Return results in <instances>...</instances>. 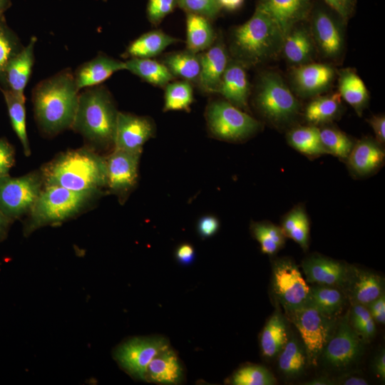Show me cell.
Instances as JSON below:
<instances>
[{
    "label": "cell",
    "mask_w": 385,
    "mask_h": 385,
    "mask_svg": "<svg viewBox=\"0 0 385 385\" xmlns=\"http://www.w3.org/2000/svg\"><path fill=\"white\" fill-rule=\"evenodd\" d=\"M78 91L74 76L68 70L36 85L32 101L36 121L44 134L55 135L71 128L78 106Z\"/></svg>",
    "instance_id": "1"
},
{
    "label": "cell",
    "mask_w": 385,
    "mask_h": 385,
    "mask_svg": "<svg viewBox=\"0 0 385 385\" xmlns=\"http://www.w3.org/2000/svg\"><path fill=\"white\" fill-rule=\"evenodd\" d=\"M43 185L73 191H102L107 185L106 158L86 146L57 155L40 169Z\"/></svg>",
    "instance_id": "2"
},
{
    "label": "cell",
    "mask_w": 385,
    "mask_h": 385,
    "mask_svg": "<svg viewBox=\"0 0 385 385\" xmlns=\"http://www.w3.org/2000/svg\"><path fill=\"white\" fill-rule=\"evenodd\" d=\"M284 34L264 10L256 6L252 16L236 27L231 36L230 52L234 60L255 66L282 52Z\"/></svg>",
    "instance_id": "3"
},
{
    "label": "cell",
    "mask_w": 385,
    "mask_h": 385,
    "mask_svg": "<svg viewBox=\"0 0 385 385\" xmlns=\"http://www.w3.org/2000/svg\"><path fill=\"white\" fill-rule=\"evenodd\" d=\"M118 114L106 88H87L79 94L71 128L85 138L87 146L95 150H106L114 145Z\"/></svg>",
    "instance_id": "4"
},
{
    "label": "cell",
    "mask_w": 385,
    "mask_h": 385,
    "mask_svg": "<svg viewBox=\"0 0 385 385\" xmlns=\"http://www.w3.org/2000/svg\"><path fill=\"white\" fill-rule=\"evenodd\" d=\"M103 191H73L55 185H43L24 224L27 236L47 225H59L88 210Z\"/></svg>",
    "instance_id": "5"
},
{
    "label": "cell",
    "mask_w": 385,
    "mask_h": 385,
    "mask_svg": "<svg viewBox=\"0 0 385 385\" xmlns=\"http://www.w3.org/2000/svg\"><path fill=\"white\" fill-rule=\"evenodd\" d=\"M284 312L286 318L295 326L300 334L307 361L317 366L336 327V317L327 315L307 303Z\"/></svg>",
    "instance_id": "6"
},
{
    "label": "cell",
    "mask_w": 385,
    "mask_h": 385,
    "mask_svg": "<svg viewBox=\"0 0 385 385\" xmlns=\"http://www.w3.org/2000/svg\"><path fill=\"white\" fill-rule=\"evenodd\" d=\"M43 180L41 170L23 176L0 178V209L14 222L27 215L34 205L42 188Z\"/></svg>",
    "instance_id": "7"
},
{
    "label": "cell",
    "mask_w": 385,
    "mask_h": 385,
    "mask_svg": "<svg viewBox=\"0 0 385 385\" xmlns=\"http://www.w3.org/2000/svg\"><path fill=\"white\" fill-rule=\"evenodd\" d=\"M261 113L274 123H284L298 112L299 104L279 75L263 74L259 81L255 98Z\"/></svg>",
    "instance_id": "8"
},
{
    "label": "cell",
    "mask_w": 385,
    "mask_h": 385,
    "mask_svg": "<svg viewBox=\"0 0 385 385\" xmlns=\"http://www.w3.org/2000/svg\"><path fill=\"white\" fill-rule=\"evenodd\" d=\"M205 116L210 131L225 140L245 139L260 128L257 120L227 101L210 103Z\"/></svg>",
    "instance_id": "9"
},
{
    "label": "cell",
    "mask_w": 385,
    "mask_h": 385,
    "mask_svg": "<svg viewBox=\"0 0 385 385\" xmlns=\"http://www.w3.org/2000/svg\"><path fill=\"white\" fill-rule=\"evenodd\" d=\"M272 292L284 311L299 308L308 300L309 286L299 267L289 259H280L272 265Z\"/></svg>",
    "instance_id": "10"
},
{
    "label": "cell",
    "mask_w": 385,
    "mask_h": 385,
    "mask_svg": "<svg viewBox=\"0 0 385 385\" xmlns=\"http://www.w3.org/2000/svg\"><path fill=\"white\" fill-rule=\"evenodd\" d=\"M361 349V339L351 327L346 313L335 327L321 358L326 365L342 369L356 361Z\"/></svg>",
    "instance_id": "11"
},
{
    "label": "cell",
    "mask_w": 385,
    "mask_h": 385,
    "mask_svg": "<svg viewBox=\"0 0 385 385\" xmlns=\"http://www.w3.org/2000/svg\"><path fill=\"white\" fill-rule=\"evenodd\" d=\"M167 347L163 339L135 338L119 346L115 357L120 365L130 375L146 379L148 364Z\"/></svg>",
    "instance_id": "12"
},
{
    "label": "cell",
    "mask_w": 385,
    "mask_h": 385,
    "mask_svg": "<svg viewBox=\"0 0 385 385\" xmlns=\"http://www.w3.org/2000/svg\"><path fill=\"white\" fill-rule=\"evenodd\" d=\"M139 153L115 149L106 158L108 191L124 199L135 187L138 177Z\"/></svg>",
    "instance_id": "13"
},
{
    "label": "cell",
    "mask_w": 385,
    "mask_h": 385,
    "mask_svg": "<svg viewBox=\"0 0 385 385\" xmlns=\"http://www.w3.org/2000/svg\"><path fill=\"white\" fill-rule=\"evenodd\" d=\"M154 134L155 126L151 119L118 112L113 147L115 149L141 153L143 145Z\"/></svg>",
    "instance_id": "14"
},
{
    "label": "cell",
    "mask_w": 385,
    "mask_h": 385,
    "mask_svg": "<svg viewBox=\"0 0 385 385\" xmlns=\"http://www.w3.org/2000/svg\"><path fill=\"white\" fill-rule=\"evenodd\" d=\"M311 16V35L321 53L335 58L344 48L342 28L335 16L323 9H317Z\"/></svg>",
    "instance_id": "15"
},
{
    "label": "cell",
    "mask_w": 385,
    "mask_h": 385,
    "mask_svg": "<svg viewBox=\"0 0 385 385\" xmlns=\"http://www.w3.org/2000/svg\"><path fill=\"white\" fill-rule=\"evenodd\" d=\"M307 281L314 284L337 287L343 292L348 283L351 267L322 255H312L302 264Z\"/></svg>",
    "instance_id": "16"
},
{
    "label": "cell",
    "mask_w": 385,
    "mask_h": 385,
    "mask_svg": "<svg viewBox=\"0 0 385 385\" xmlns=\"http://www.w3.org/2000/svg\"><path fill=\"white\" fill-rule=\"evenodd\" d=\"M200 72L197 79L205 93H217L229 59L223 41L219 36L212 45L200 53Z\"/></svg>",
    "instance_id": "17"
},
{
    "label": "cell",
    "mask_w": 385,
    "mask_h": 385,
    "mask_svg": "<svg viewBox=\"0 0 385 385\" xmlns=\"http://www.w3.org/2000/svg\"><path fill=\"white\" fill-rule=\"evenodd\" d=\"M257 6L274 19L284 36L307 19L312 11L311 0H258Z\"/></svg>",
    "instance_id": "18"
},
{
    "label": "cell",
    "mask_w": 385,
    "mask_h": 385,
    "mask_svg": "<svg viewBox=\"0 0 385 385\" xmlns=\"http://www.w3.org/2000/svg\"><path fill=\"white\" fill-rule=\"evenodd\" d=\"M334 70L328 64L308 63L296 66L292 79L297 91L303 96L319 94L333 82Z\"/></svg>",
    "instance_id": "19"
},
{
    "label": "cell",
    "mask_w": 385,
    "mask_h": 385,
    "mask_svg": "<svg viewBox=\"0 0 385 385\" xmlns=\"http://www.w3.org/2000/svg\"><path fill=\"white\" fill-rule=\"evenodd\" d=\"M35 37H31L26 47L15 55L8 63L4 70L2 83L3 87L15 94L24 96V89L28 83L32 71L34 61Z\"/></svg>",
    "instance_id": "20"
},
{
    "label": "cell",
    "mask_w": 385,
    "mask_h": 385,
    "mask_svg": "<svg viewBox=\"0 0 385 385\" xmlns=\"http://www.w3.org/2000/svg\"><path fill=\"white\" fill-rule=\"evenodd\" d=\"M245 66L232 59L228 61L217 93L240 109L247 107L250 85Z\"/></svg>",
    "instance_id": "21"
},
{
    "label": "cell",
    "mask_w": 385,
    "mask_h": 385,
    "mask_svg": "<svg viewBox=\"0 0 385 385\" xmlns=\"http://www.w3.org/2000/svg\"><path fill=\"white\" fill-rule=\"evenodd\" d=\"M384 279L371 272L351 267L348 283L344 290L352 304L367 305L384 294Z\"/></svg>",
    "instance_id": "22"
},
{
    "label": "cell",
    "mask_w": 385,
    "mask_h": 385,
    "mask_svg": "<svg viewBox=\"0 0 385 385\" xmlns=\"http://www.w3.org/2000/svg\"><path fill=\"white\" fill-rule=\"evenodd\" d=\"M125 70V61L98 55L81 65L73 74L78 90L98 86L114 73Z\"/></svg>",
    "instance_id": "23"
},
{
    "label": "cell",
    "mask_w": 385,
    "mask_h": 385,
    "mask_svg": "<svg viewBox=\"0 0 385 385\" xmlns=\"http://www.w3.org/2000/svg\"><path fill=\"white\" fill-rule=\"evenodd\" d=\"M297 26L285 36L282 52L290 63L297 66L310 63L314 51V41L306 28Z\"/></svg>",
    "instance_id": "24"
},
{
    "label": "cell",
    "mask_w": 385,
    "mask_h": 385,
    "mask_svg": "<svg viewBox=\"0 0 385 385\" xmlns=\"http://www.w3.org/2000/svg\"><path fill=\"white\" fill-rule=\"evenodd\" d=\"M176 38L162 30L145 33L128 46L125 56L130 58H153L161 53L168 46L176 43Z\"/></svg>",
    "instance_id": "25"
},
{
    "label": "cell",
    "mask_w": 385,
    "mask_h": 385,
    "mask_svg": "<svg viewBox=\"0 0 385 385\" xmlns=\"http://www.w3.org/2000/svg\"><path fill=\"white\" fill-rule=\"evenodd\" d=\"M215 33L207 18L193 14H186V47L196 53L210 48L215 41Z\"/></svg>",
    "instance_id": "26"
},
{
    "label": "cell",
    "mask_w": 385,
    "mask_h": 385,
    "mask_svg": "<svg viewBox=\"0 0 385 385\" xmlns=\"http://www.w3.org/2000/svg\"><path fill=\"white\" fill-rule=\"evenodd\" d=\"M285 317L279 311L273 313L265 324L260 338L263 355L271 359L277 356L288 340Z\"/></svg>",
    "instance_id": "27"
},
{
    "label": "cell",
    "mask_w": 385,
    "mask_h": 385,
    "mask_svg": "<svg viewBox=\"0 0 385 385\" xmlns=\"http://www.w3.org/2000/svg\"><path fill=\"white\" fill-rule=\"evenodd\" d=\"M125 63V70L155 86L165 87L174 78L164 63L151 58H130Z\"/></svg>",
    "instance_id": "28"
},
{
    "label": "cell",
    "mask_w": 385,
    "mask_h": 385,
    "mask_svg": "<svg viewBox=\"0 0 385 385\" xmlns=\"http://www.w3.org/2000/svg\"><path fill=\"white\" fill-rule=\"evenodd\" d=\"M182 377V369L175 354L166 349L163 351L148 364L146 379L151 381L173 384L179 382Z\"/></svg>",
    "instance_id": "29"
},
{
    "label": "cell",
    "mask_w": 385,
    "mask_h": 385,
    "mask_svg": "<svg viewBox=\"0 0 385 385\" xmlns=\"http://www.w3.org/2000/svg\"><path fill=\"white\" fill-rule=\"evenodd\" d=\"M348 158L349 165L355 172L366 175L382 163L384 152L375 142L363 140L352 148Z\"/></svg>",
    "instance_id": "30"
},
{
    "label": "cell",
    "mask_w": 385,
    "mask_h": 385,
    "mask_svg": "<svg viewBox=\"0 0 385 385\" xmlns=\"http://www.w3.org/2000/svg\"><path fill=\"white\" fill-rule=\"evenodd\" d=\"M345 301V294L341 289L315 284L309 287L307 303L327 315L336 317L342 311Z\"/></svg>",
    "instance_id": "31"
},
{
    "label": "cell",
    "mask_w": 385,
    "mask_h": 385,
    "mask_svg": "<svg viewBox=\"0 0 385 385\" xmlns=\"http://www.w3.org/2000/svg\"><path fill=\"white\" fill-rule=\"evenodd\" d=\"M173 77L189 82L197 81L200 72V53L189 50L167 54L161 61Z\"/></svg>",
    "instance_id": "32"
},
{
    "label": "cell",
    "mask_w": 385,
    "mask_h": 385,
    "mask_svg": "<svg viewBox=\"0 0 385 385\" xmlns=\"http://www.w3.org/2000/svg\"><path fill=\"white\" fill-rule=\"evenodd\" d=\"M339 94L360 114L369 100L367 88L355 71L345 69L339 78Z\"/></svg>",
    "instance_id": "33"
},
{
    "label": "cell",
    "mask_w": 385,
    "mask_h": 385,
    "mask_svg": "<svg viewBox=\"0 0 385 385\" xmlns=\"http://www.w3.org/2000/svg\"><path fill=\"white\" fill-rule=\"evenodd\" d=\"M7 106L11 125L20 140L26 156L31 155L26 132L25 96H20L7 88H1Z\"/></svg>",
    "instance_id": "34"
},
{
    "label": "cell",
    "mask_w": 385,
    "mask_h": 385,
    "mask_svg": "<svg viewBox=\"0 0 385 385\" xmlns=\"http://www.w3.org/2000/svg\"><path fill=\"white\" fill-rule=\"evenodd\" d=\"M307 362L304 345L294 337L288 339L279 355L278 366L281 372L288 377L297 376L304 371Z\"/></svg>",
    "instance_id": "35"
},
{
    "label": "cell",
    "mask_w": 385,
    "mask_h": 385,
    "mask_svg": "<svg viewBox=\"0 0 385 385\" xmlns=\"http://www.w3.org/2000/svg\"><path fill=\"white\" fill-rule=\"evenodd\" d=\"M289 144L299 152L308 155L327 153L321 139L319 129L315 126H302L292 130L287 135Z\"/></svg>",
    "instance_id": "36"
},
{
    "label": "cell",
    "mask_w": 385,
    "mask_h": 385,
    "mask_svg": "<svg viewBox=\"0 0 385 385\" xmlns=\"http://www.w3.org/2000/svg\"><path fill=\"white\" fill-rule=\"evenodd\" d=\"M341 98L339 93L314 98L306 108L307 120L314 125L332 120L340 110Z\"/></svg>",
    "instance_id": "37"
},
{
    "label": "cell",
    "mask_w": 385,
    "mask_h": 385,
    "mask_svg": "<svg viewBox=\"0 0 385 385\" xmlns=\"http://www.w3.org/2000/svg\"><path fill=\"white\" fill-rule=\"evenodd\" d=\"M193 100L190 82L185 80L170 82L165 86L163 111H188Z\"/></svg>",
    "instance_id": "38"
},
{
    "label": "cell",
    "mask_w": 385,
    "mask_h": 385,
    "mask_svg": "<svg viewBox=\"0 0 385 385\" xmlns=\"http://www.w3.org/2000/svg\"><path fill=\"white\" fill-rule=\"evenodd\" d=\"M284 236L298 243L303 249L308 247L309 224L307 214L297 207L284 217L281 227Z\"/></svg>",
    "instance_id": "39"
},
{
    "label": "cell",
    "mask_w": 385,
    "mask_h": 385,
    "mask_svg": "<svg viewBox=\"0 0 385 385\" xmlns=\"http://www.w3.org/2000/svg\"><path fill=\"white\" fill-rule=\"evenodd\" d=\"M349 314V321L360 339L370 341L376 333L375 322L366 306L352 304Z\"/></svg>",
    "instance_id": "40"
},
{
    "label": "cell",
    "mask_w": 385,
    "mask_h": 385,
    "mask_svg": "<svg viewBox=\"0 0 385 385\" xmlns=\"http://www.w3.org/2000/svg\"><path fill=\"white\" fill-rule=\"evenodd\" d=\"M22 46L16 34L8 27L4 16L0 17V83L9 61L21 49Z\"/></svg>",
    "instance_id": "41"
},
{
    "label": "cell",
    "mask_w": 385,
    "mask_h": 385,
    "mask_svg": "<svg viewBox=\"0 0 385 385\" xmlns=\"http://www.w3.org/2000/svg\"><path fill=\"white\" fill-rule=\"evenodd\" d=\"M319 131L321 142L327 153L342 158L348 157L353 143L346 135L332 128H325Z\"/></svg>",
    "instance_id": "42"
},
{
    "label": "cell",
    "mask_w": 385,
    "mask_h": 385,
    "mask_svg": "<svg viewBox=\"0 0 385 385\" xmlns=\"http://www.w3.org/2000/svg\"><path fill=\"white\" fill-rule=\"evenodd\" d=\"M231 382L235 385H273L277 380L265 367L250 365L237 370Z\"/></svg>",
    "instance_id": "43"
},
{
    "label": "cell",
    "mask_w": 385,
    "mask_h": 385,
    "mask_svg": "<svg viewBox=\"0 0 385 385\" xmlns=\"http://www.w3.org/2000/svg\"><path fill=\"white\" fill-rule=\"evenodd\" d=\"M178 6L186 14H193L215 19L221 11L218 0H178Z\"/></svg>",
    "instance_id": "44"
},
{
    "label": "cell",
    "mask_w": 385,
    "mask_h": 385,
    "mask_svg": "<svg viewBox=\"0 0 385 385\" xmlns=\"http://www.w3.org/2000/svg\"><path fill=\"white\" fill-rule=\"evenodd\" d=\"M178 6V0H148L147 18L151 24L158 26Z\"/></svg>",
    "instance_id": "45"
},
{
    "label": "cell",
    "mask_w": 385,
    "mask_h": 385,
    "mask_svg": "<svg viewBox=\"0 0 385 385\" xmlns=\"http://www.w3.org/2000/svg\"><path fill=\"white\" fill-rule=\"evenodd\" d=\"M15 162L14 147L4 138H0V178L9 175Z\"/></svg>",
    "instance_id": "46"
},
{
    "label": "cell",
    "mask_w": 385,
    "mask_h": 385,
    "mask_svg": "<svg viewBox=\"0 0 385 385\" xmlns=\"http://www.w3.org/2000/svg\"><path fill=\"white\" fill-rule=\"evenodd\" d=\"M344 21H347L354 14L356 0H323Z\"/></svg>",
    "instance_id": "47"
},
{
    "label": "cell",
    "mask_w": 385,
    "mask_h": 385,
    "mask_svg": "<svg viewBox=\"0 0 385 385\" xmlns=\"http://www.w3.org/2000/svg\"><path fill=\"white\" fill-rule=\"evenodd\" d=\"M253 233L260 244L262 252L272 255L275 253L279 247L270 238L266 232L262 223L255 224L253 227Z\"/></svg>",
    "instance_id": "48"
},
{
    "label": "cell",
    "mask_w": 385,
    "mask_h": 385,
    "mask_svg": "<svg viewBox=\"0 0 385 385\" xmlns=\"http://www.w3.org/2000/svg\"><path fill=\"white\" fill-rule=\"evenodd\" d=\"M219 228L218 220L212 215L203 216L199 220L197 229L199 234L204 238L212 236Z\"/></svg>",
    "instance_id": "49"
},
{
    "label": "cell",
    "mask_w": 385,
    "mask_h": 385,
    "mask_svg": "<svg viewBox=\"0 0 385 385\" xmlns=\"http://www.w3.org/2000/svg\"><path fill=\"white\" fill-rule=\"evenodd\" d=\"M374 322L379 324L385 322V297L384 294L366 305Z\"/></svg>",
    "instance_id": "50"
},
{
    "label": "cell",
    "mask_w": 385,
    "mask_h": 385,
    "mask_svg": "<svg viewBox=\"0 0 385 385\" xmlns=\"http://www.w3.org/2000/svg\"><path fill=\"white\" fill-rule=\"evenodd\" d=\"M375 135L380 143H384L385 140V118L384 115H377L372 117L369 120Z\"/></svg>",
    "instance_id": "51"
},
{
    "label": "cell",
    "mask_w": 385,
    "mask_h": 385,
    "mask_svg": "<svg viewBox=\"0 0 385 385\" xmlns=\"http://www.w3.org/2000/svg\"><path fill=\"white\" fill-rule=\"evenodd\" d=\"M175 255L180 262L187 265L193 260L195 252L192 245L183 244L178 247Z\"/></svg>",
    "instance_id": "52"
},
{
    "label": "cell",
    "mask_w": 385,
    "mask_h": 385,
    "mask_svg": "<svg viewBox=\"0 0 385 385\" xmlns=\"http://www.w3.org/2000/svg\"><path fill=\"white\" fill-rule=\"evenodd\" d=\"M263 224V223H262ZM263 227L270 238L280 247L284 242V235L280 227L271 224H263Z\"/></svg>",
    "instance_id": "53"
},
{
    "label": "cell",
    "mask_w": 385,
    "mask_h": 385,
    "mask_svg": "<svg viewBox=\"0 0 385 385\" xmlns=\"http://www.w3.org/2000/svg\"><path fill=\"white\" fill-rule=\"evenodd\" d=\"M373 369L376 376L384 381L385 378V354L384 349L375 357Z\"/></svg>",
    "instance_id": "54"
},
{
    "label": "cell",
    "mask_w": 385,
    "mask_h": 385,
    "mask_svg": "<svg viewBox=\"0 0 385 385\" xmlns=\"http://www.w3.org/2000/svg\"><path fill=\"white\" fill-rule=\"evenodd\" d=\"M11 223L0 209V243L6 238Z\"/></svg>",
    "instance_id": "55"
},
{
    "label": "cell",
    "mask_w": 385,
    "mask_h": 385,
    "mask_svg": "<svg viewBox=\"0 0 385 385\" xmlns=\"http://www.w3.org/2000/svg\"><path fill=\"white\" fill-rule=\"evenodd\" d=\"M343 385H367L368 382L362 377L356 375H346L339 381Z\"/></svg>",
    "instance_id": "56"
},
{
    "label": "cell",
    "mask_w": 385,
    "mask_h": 385,
    "mask_svg": "<svg viewBox=\"0 0 385 385\" xmlns=\"http://www.w3.org/2000/svg\"><path fill=\"white\" fill-rule=\"evenodd\" d=\"M221 9L227 11H235L240 9L245 0H218Z\"/></svg>",
    "instance_id": "57"
},
{
    "label": "cell",
    "mask_w": 385,
    "mask_h": 385,
    "mask_svg": "<svg viewBox=\"0 0 385 385\" xmlns=\"http://www.w3.org/2000/svg\"><path fill=\"white\" fill-rule=\"evenodd\" d=\"M334 381L327 376H322L315 378L309 381H307L304 384L307 385H331L334 384Z\"/></svg>",
    "instance_id": "58"
},
{
    "label": "cell",
    "mask_w": 385,
    "mask_h": 385,
    "mask_svg": "<svg viewBox=\"0 0 385 385\" xmlns=\"http://www.w3.org/2000/svg\"><path fill=\"white\" fill-rule=\"evenodd\" d=\"M11 0H0V17L3 16V13L10 6Z\"/></svg>",
    "instance_id": "59"
}]
</instances>
